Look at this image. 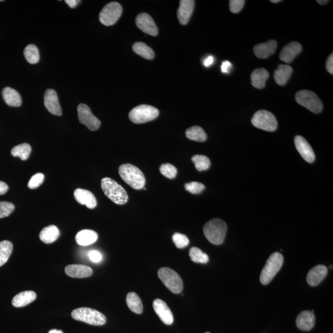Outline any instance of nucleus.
<instances>
[{
	"mask_svg": "<svg viewBox=\"0 0 333 333\" xmlns=\"http://www.w3.org/2000/svg\"><path fill=\"white\" fill-rule=\"evenodd\" d=\"M118 174L122 180L135 190H141L145 185L146 179L140 169L134 165H121Z\"/></svg>",
	"mask_w": 333,
	"mask_h": 333,
	"instance_id": "f257e3e1",
	"label": "nucleus"
},
{
	"mask_svg": "<svg viewBox=\"0 0 333 333\" xmlns=\"http://www.w3.org/2000/svg\"><path fill=\"white\" fill-rule=\"evenodd\" d=\"M203 231L207 240L214 245H220L225 241L227 225L219 218L209 221L204 226Z\"/></svg>",
	"mask_w": 333,
	"mask_h": 333,
	"instance_id": "f03ea898",
	"label": "nucleus"
},
{
	"mask_svg": "<svg viewBox=\"0 0 333 333\" xmlns=\"http://www.w3.org/2000/svg\"><path fill=\"white\" fill-rule=\"evenodd\" d=\"M101 188L106 196L114 203L123 205L126 204L129 200L126 191L113 179L108 177L102 178Z\"/></svg>",
	"mask_w": 333,
	"mask_h": 333,
	"instance_id": "7ed1b4c3",
	"label": "nucleus"
},
{
	"mask_svg": "<svg viewBox=\"0 0 333 333\" xmlns=\"http://www.w3.org/2000/svg\"><path fill=\"white\" fill-rule=\"evenodd\" d=\"M71 315L74 320L83 321L91 325L101 326L106 322V316L101 312L87 307L74 310Z\"/></svg>",
	"mask_w": 333,
	"mask_h": 333,
	"instance_id": "20e7f679",
	"label": "nucleus"
},
{
	"mask_svg": "<svg viewBox=\"0 0 333 333\" xmlns=\"http://www.w3.org/2000/svg\"><path fill=\"white\" fill-rule=\"evenodd\" d=\"M284 262L283 256L279 253H274L270 256L264 269L260 274V283L267 285L271 282L272 279L282 267Z\"/></svg>",
	"mask_w": 333,
	"mask_h": 333,
	"instance_id": "39448f33",
	"label": "nucleus"
},
{
	"mask_svg": "<svg viewBox=\"0 0 333 333\" xmlns=\"http://www.w3.org/2000/svg\"><path fill=\"white\" fill-rule=\"evenodd\" d=\"M158 276L164 285L174 294H179L183 289L182 279L174 270L163 267L158 271Z\"/></svg>",
	"mask_w": 333,
	"mask_h": 333,
	"instance_id": "423d86ee",
	"label": "nucleus"
},
{
	"mask_svg": "<svg viewBox=\"0 0 333 333\" xmlns=\"http://www.w3.org/2000/svg\"><path fill=\"white\" fill-rule=\"evenodd\" d=\"M295 100L300 105L315 114L323 110V104L315 93L309 90H300L295 94Z\"/></svg>",
	"mask_w": 333,
	"mask_h": 333,
	"instance_id": "0eeeda50",
	"label": "nucleus"
},
{
	"mask_svg": "<svg viewBox=\"0 0 333 333\" xmlns=\"http://www.w3.org/2000/svg\"><path fill=\"white\" fill-rule=\"evenodd\" d=\"M159 112L152 106L139 105L135 107L129 113V118L133 123L139 124L156 119L159 116Z\"/></svg>",
	"mask_w": 333,
	"mask_h": 333,
	"instance_id": "6e6552de",
	"label": "nucleus"
},
{
	"mask_svg": "<svg viewBox=\"0 0 333 333\" xmlns=\"http://www.w3.org/2000/svg\"><path fill=\"white\" fill-rule=\"evenodd\" d=\"M251 122L257 129L268 132H274L278 127V122L274 114L265 110L256 112Z\"/></svg>",
	"mask_w": 333,
	"mask_h": 333,
	"instance_id": "1a4fd4ad",
	"label": "nucleus"
},
{
	"mask_svg": "<svg viewBox=\"0 0 333 333\" xmlns=\"http://www.w3.org/2000/svg\"><path fill=\"white\" fill-rule=\"evenodd\" d=\"M122 13V7L118 2L106 4L99 14V20L106 26H111L118 21Z\"/></svg>",
	"mask_w": 333,
	"mask_h": 333,
	"instance_id": "9d476101",
	"label": "nucleus"
},
{
	"mask_svg": "<svg viewBox=\"0 0 333 333\" xmlns=\"http://www.w3.org/2000/svg\"><path fill=\"white\" fill-rule=\"evenodd\" d=\"M78 119L91 131H96L101 126V122L93 115L90 108L85 104H79L78 107Z\"/></svg>",
	"mask_w": 333,
	"mask_h": 333,
	"instance_id": "9b49d317",
	"label": "nucleus"
},
{
	"mask_svg": "<svg viewBox=\"0 0 333 333\" xmlns=\"http://www.w3.org/2000/svg\"><path fill=\"white\" fill-rule=\"evenodd\" d=\"M136 24L144 33L153 37L157 36V27L153 18L148 14H139L136 19Z\"/></svg>",
	"mask_w": 333,
	"mask_h": 333,
	"instance_id": "f8f14e48",
	"label": "nucleus"
},
{
	"mask_svg": "<svg viewBox=\"0 0 333 333\" xmlns=\"http://www.w3.org/2000/svg\"><path fill=\"white\" fill-rule=\"evenodd\" d=\"M153 305L156 314L164 324L171 325L174 323L173 313L164 300L156 299Z\"/></svg>",
	"mask_w": 333,
	"mask_h": 333,
	"instance_id": "ddd939ff",
	"label": "nucleus"
},
{
	"mask_svg": "<svg viewBox=\"0 0 333 333\" xmlns=\"http://www.w3.org/2000/svg\"><path fill=\"white\" fill-rule=\"evenodd\" d=\"M44 104L46 109L53 115H62V109L60 108L57 93L54 90L48 89L46 91L44 95Z\"/></svg>",
	"mask_w": 333,
	"mask_h": 333,
	"instance_id": "4468645a",
	"label": "nucleus"
},
{
	"mask_svg": "<svg viewBox=\"0 0 333 333\" xmlns=\"http://www.w3.org/2000/svg\"><path fill=\"white\" fill-rule=\"evenodd\" d=\"M294 143L298 152L307 162L312 163L315 159V153L313 149L306 139L300 135L295 137Z\"/></svg>",
	"mask_w": 333,
	"mask_h": 333,
	"instance_id": "2eb2a0df",
	"label": "nucleus"
},
{
	"mask_svg": "<svg viewBox=\"0 0 333 333\" xmlns=\"http://www.w3.org/2000/svg\"><path fill=\"white\" fill-rule=\"evenodd\" d=\"M301 51L302 45L297 41H292L281 50L279 54V59L286 63H291Z\"/></svg>",
	"mask_w": 333,
	"mask_h": 333,
	"instance_id": "dca6fc26",
	"label": "nucleus"
},
{
	"mask_svg": "<svg viewBox=\"0 0 333 333\" xmlns=\"http://www.w3.org/2000/svg\"><path fill=\"white\" fill-rule=\"evenodd\" d=\"M195 1L193 0H181L180 6L177 11V16L181 24H188L195 8Z\"/></svg>",
	"mask_w": 333,
	"mask_h": 333,
	"instance_id": "f3484780",
	"label": "nucleus"
},
{
	"mask_svg": "<svg viewBox=\"0 0 333 333\" xmlns=\"http://www.w3.org/2000/svg\"><path fill=\"white\" fill-rule=\"evenodd\" d=\"M74 197L79 204L85 205L88 209H94L97 206L96 197L90 191L78 188L74 192Z\"/></svg>",
	"mask_w": 333,
	"mask_h": 333,
	"instance_id": "a211bd4d",
	"label": "nucleus"
},
{
	"mask_svg": "<svg viewBox=\"0 0 333 333\" xmlns=\"http://www.w3.org/2000/svg\"><path fill=\"white\" fill-rule=\"evenodd\" d=\"M327 267L323 265H318L310 270L307 276V283L312 286H317L327 275Z\"/></svg>",
	"mask_w": 333,
	"mask_h": 333,
	"instance_id": "6ab92c4d",
	"label": "nucleus"
},
{
	"mask_svg": "<svg viewBox=\"0 0 333 333\" xmlns=\"http://www.w3.org/2000/svg\"><path fill=\"white\" fill-rule=\"evenodd\" d=\"M65 272L72 278H83L92 276L93 270L87 265L73 264L67 265Z\"/></svg>",
	"mask_w": 333,
	"mask_h": 333,
	"instance_id": "aec40b11",
	"label": "nucleus"
},
{
	"mask_svg": "<svg viewBox=\"0 0 333 333\" xmlns=\"http://www.w3.org/2000/svg\"><path fill=\"white\" fill-rule=\"evenodd\" d=\"M277 42L275 40H269L267 42L258 44L254 48V53L260 59H266L273 55L276 50Z\"/></svg>",
	"mask_w": 333,
	"mask_h": 333,
	"instance_id": "412c9836",
	"label": "nucleus"
},
{
	"mask_svg": "<svg viewBox=\"0 0 333 333\" xmlns=\"http://www.w3.org/2000/svg\"><path fill=\"white\" fill-rule=\"evenodd\" d=\"M315 324V316L313 311L302 312L296 319V325L300 330L310 331Z\"/></svg>",
	"mask_w": 333,
	"mask_h": 333,
	"instance_id": "4be33fe9",
	"label": "nucleus"
},
{
	"mask_svg": "<svg viewBox=\"0 0 333 333\" xmlns=\"http://www.w3.org/2000/svg\"><path fill=\"white\" fill-rule=\"evenodd\" d=\"M98 238V235L96 232L92 230H83L76 235V241L78 245L87 246L95 243Z\"/></svg>",
	"mask_w": 333,
	"mask_h": 333,
	"instance_id": "5701e85b",
	"label": "nucleus"
},
{
	"mask_svg": "<svg viewBox=\"0 0 333 333\" xmlns=\"http://www.w3.org/2000/svg\"><path fill=\"white\" fill-rule=\"evenodd\" d=\"M293 72V68L290 66L279 64L274 73V79L275 82L280 86L286 85L291 78Z\"/></svg>",
	"mask_w": 333,
	"mask_h": 333,
	"instance_id": "b1692460",
	"label": "nucleus"
},
{
	"mask_svg": "<svg viewBox=\"0 0 333 333\" xmlns=\"http://www.w3.org/2000/svg\"><path fill=\"white\" fill-rule=\"evenodd\" d=\"M269 77V73L266 69L264 68L255 69L251 74V84L257 89H262L265 87V83Z\"/></svg>",
	"mask_w": 333,
	"mask_h": 333,
	"instance_id": "393cba45",
	"label": "nucleus"
},
{
	"mask_svg": "<svg viewBox=\"0 0 333 333\" xmlns=\"http://www.w3.org/2000/svg\"><path fill=\"white\" fill-rule=\"evenodd\" d=\"M36 293L32 291H25L19 293L14 297L12 304L15 307H22L27 306L36 299Z\"/></svg>",
	"mask_w": 333,
	"mask_h": 333,
	"instance_id": "a878e982",
	"label": "nucleus"
},
{
	"mask_svg": "<svg viewBox=\"0 0 333 333\" xmlns=\"http://www.w3.org/2000/svg\"><path fill=\"white\" fill-rule=\"evenodd\" d=\"M3 98L6 104L9 106L20 107L22 104V98L17 91L10 87L4 88L3 92Z\"/></svg>",
	"mask_w": 333,
	"mask_h": 333,
	"instance_id": "bb28decb",
	"label": "nucleus"
},
{
	"mask_svg": "<svg viewBox=\"0 0 333 333\" xmlns=\"http://www.w3.org/2000/svg\"><path fill=\"white\" fill-rule=\"evenodd\" d=\"M60 232L57 226L51 225L44 228L39 234V239L45 244H51L57 241Z\"/></svg>",
	"mask_w": 333,
	"mask_h": 333,
	"instance_id": "cd10ccee",
	"label": "nucleus"
},
{
	"mask_svg": "<svg viewBox=\"0 0 333 333\" xmlns=\"http://www.w3.org/2000/svg\"><path fill=\"white\" fill-rule=\"evenodd\" d=\"M126 301L130 311L137 314H141L143 312V303L140 298L136 293H129L127 295Z\"/></svg>",
	"mask_w": 333,
	"mask_h": 333,
	"instance_id": "c85d7f7f",
	"label": "nucleus"
},
{
	"mask_svg": "<svg viewBox=\"0 0 333 333\" xmlns=\"http://www.w3.org/2000/svg\"><path fill=\"white\" fill-rule=\"evenodd\" d=\"M133 50L137 55L145 58L146 59H153L155 57V52L152 48L143 42H137L133 45Z\"/></svg>",
	"mask_w": 333,
	"mask_h": 333,
	"instance_id": "c756f323",
	"label": "nucleus"
},
{
	"mask_svg": "<svg viewBox=\"0 0 333 333\" xmlns=\"http://www.w3.org/2000/svg\"><path fill=\"white\" fill-rule=\"evenodd\" d=\"M186 136L191 140L204 142L206 140L207 136L204 130L199 126H193L186 131Z\"/></svg>",
	"mask_w": 333,
	"mask_h": 333,
	"instance_id": "7c9ffc66",
	"label": "nucleus"
},
{
	"mask_svg": "<svg viewBox=\"0 0 333 333\" xmlns=\"http://www.w3.org/2000/svg\"><path fill=\"white\" fill-rule=\"evenodd\" d=\"M32 148L30 144L22 143L15 146L11 150V155L14 157H20L22 160L29 159Z\"/></svg>",
	"mask_w": 333,
	"mask_h": 333,
	"instance_id": "2f4dec72",
	"label": "nucleus"
},
{
	"mask_svg": "<svg viewBox=\"0 0 333 333\" xmlns=\"http://www.w3.org/2000/svg\"><path fill=\"white\" fill-rule=\"evenodd\" d=\"M13 245L11 242L4 240L0 242V267L8 261L12 254Z\"/></svg>",
	"mask_w": 333,
	"mask_h": 333,
	"instance_id": "473e14b6",
	"label": "nucleus"
},
{
	"mask_svg": "<svg viewBox=\"0 0 333 333\" xmlns=\"http://www.w3.org/2000/svg\"><path fill=\"white\" fill-rule=\"evenodd\" d=\"M189 255L191 260L195 263L207 264L209 260L208 255L196 247H193L190 249Z\"/></svg>",
	"mask_w": 333,
	"mask_h": 333,
	"instance_id": "72a5a7b5",
	"label": "nucleus"
},
{
	"mask_svg": "<svg viewBox=\"0 0 333 333\" xmlns=\"http://www.w3.org/2000/svg\"><path fill=\"white\" fill-rule=\"evenodd\" d=\"M25 59L30 64H37L39 60L38 48L34 45H29L25 47L24 51Z\"/></svg>",
	"mask_w": 333,
	"mask_h": 333,
	"instance_id": "f704fd0d",
	"label": "nucleus"
},
{
	"mask_svg": "<svg viewBox=\"0 0 333 333\" xmlns=\"http://www.w3.org/2000/svg\"><path fill=\"white\" fill-rule=\"evenodd\" d=\"M196 169L199 172L207 171L211 166V160L206 156L195 155L192 158Z\"/></svg>",
	"mask_w": 333,
	"mask_h": 333,
	"instance_id": "c9c22d12",
	"label": "nucleus"
},
{
	"mask_svg": "<svg viewBox=\"0 0 333 333\" xmlns=\"http://www.w3.org/2000/svg\"><path fill=\"white\" fill-rule=\"evenodd\" d=\"M160 172L165 177L173 179L176 177L177 169L171 164H164L160 165Z\"/></svg>",
	"mask_w": 333,
	"mask_h": 333,
	"instance_id": "e433bc0d",
	"label": "nucleus"
},
{
	"mask_svg": "<svg viewBox=\"0 0 333 333\" xmlns=\"http://www.w3.org/2000/svg\"><path fill=\"white\" fill-rule=\"evenodd\" d=\"M172 240L176 248L179 249L184 248L187 246L190 243L189 239L186 235L176 233L172 236Z\"/></svg>",
	"mask_w": 333,
	"mask_h": 333,
	"instance_id": "4c0bfd02",
	"label": "nucleus"
},
{
	"mask_svg": "<svg viewBox=\"0 0 333 333\" xmlns=\"http://www.w3.org/2000/svg\"><path fill=\"white\" fill-rule=\"evenodd\" d=\"M15 206L9 202H0V218L7 217L15 211Z\"/></svg>",
	"mask_w": 333,
	"mask_h": 333,
	"instance_id": "58836bf2",
	"label": "nucleus"
},
{
	"mask_svg": "<svg viewBox=\"0 0 333 333\" xmlns=\"http://www.w3.org/2000/svg\"><path fill=\"white\" fill-rule=\"evenodd\" d=\"M185 188L186 191L192 194H200L204 190L205 186L201 183L192 181V182L186 183Z\"/></svg>",
	"mask_w": 333,
	"mask_h": 333,
	"instance_id": "ea45409f",
	"label": "nucleus"
},
{
	"mask_svg": "<svg viewBox=\"0 0 333 333\" xmlns=\"http://www.w3.org/2000/svg\"><path fill=\"white\" fill-rule=\"evenodd\" d=\"M44 179H45L44 174L41 173L35 174L28 183V187L32 190L36 189L43 183Z\"/></svg>",
	"mask_w": 333,
	"mask_h": 333,
	"instance_id": "a19ab883",
	"label": "nucleus"
},
{
	"mask_svg": "<svg viewBox=\"0 0 333 333\" xmlns=\"http://www.w3.org/2000/svg\"><path fill=\"white\" fill-rule=\"evenodd\" d=\"M245 3L244 0H230V9L233 13H238L240 12L241 9Z\"/></svg>",
	"mask_w": 333,
	"mask_h": 333,
	"instance_id": "79ce46f5",
	"label": "nucleus"
},
{
	"mask_svg": "<svg viewBox=\"0 0 333 333\" xmlns=\"http://www.w3.org/2000/svg\"><path fill=\"white\" fill-rule=\"evenodd\" d=\"M88 257L93 262L98 263L101 262L102 258L101 254L97 251H92L88 253Z\"/></svg>",
	"mask_w": 333,
	"mask_h": 333,
	"instance_id": "37998d69",
	"label": "nucleus"
},
{
	"mask_svg": "<svg viewBox=\"0 0 333 333\" xmlns=\"http://www.w3.org/2000/svg\"><path fill=\"white\" fill-rule=\"evenodd\" d=\"M232 67V64L231 62L228 61V60H225L222 62V66H221V70L223 73H229L230 70H231Z\"/></svg>",
	"mask_w": 333,
	"mask_h": 333,
	"instance_id": "c03bdc74",
	"label": "nucleus"
},
{
	"mask_svg": "<svg viewBox=\"0 0 333 333\" xmlns=\"http://www.w3.org/2000/svg\"><path fill=\"white\" fill-rule=\"evenodd\" d=\"M326 67L328 72L331 74H333V53L331 55L329 58H328L327 64H326Z\"/></svg>",
	"mask_w": 333,
	"mask_h": 333,
	"instance_id": "a18cd8bd",
	"label": "nucleus"
},
{
	"mask_svg": "<svg viewBox=\"0 0 333 333\" xmlns=\"http://www.w3.org/2000/svg\"><path fill=\"white\" fill-rule=\"evenodd\" d=\"M8 189V185L3 181H0V196L6 194Z\"/></svg>",
	"mask_w": 333,
	"mask_h": 333,
	"instance_id": "49530a36",
	"label": "nucleus"
},
{
	"mask_svg": "<svg viewBox=\"0 0 333 333\" xmlns=\"http://www.w3.org/2000/svg\"><path fill=\"white\" fill-rule=\"evenodd\" d=\"M65 2L67 4H68L70 8H75L80 3L81 1H79V0H66Z\"/></svg>",
	"mask_w": 333,
	"mask_h": 333,
	"instance_id": "de8ad7c7",
	"label": "nucleus"
},
{
	"mask_svg": "<svg viewBox=\"0 0 333 333\" xmlns=\"http://www.w3.org/2000/svg\"><path fill=\"white\" fill-rule=\"evenodd\" d=\"M214 62V57H212V56H209V57L206 58V59H205V60H204V66H206L207 67L211 66H212V65L213 64Z\"/></svg>",
	"mask_w": 333,
	"mask_h": 333,
	"instance_id": "09e8293b",
	"label": "nucleus"
},
{
	"mask_svg": "<svg viewBox=\"0 0 333 333\" xmlns=\"http://www.w3.org/2000/svg\"><path fill=\"white\" fill-rule=\"evenodd\" d=\"M318 4H321V5H325V4H327L329 2V1H326V0H317L316 1Z\"/></svg>",
	"mask_w": 333,
	"mask_h": 333,
	"instance_id": "8fccbe9b",
	"label": "nucleus"
},
{
	"mask_svg": "<svg viewBox=\"0 0 333 333\" xmlns=\"http://www.w3.org/2000/svg\"><path fill=\"white\" fill-rule=\"evenodd\" d=\"M48 333H63L62 332V331L61 330H51L50 332H48Z\"/></svg>",
	"mask_w": 333,
	"mask_h": 333,
	"instance_id": "3c124183",
	"label": "nucleus"
},
{
	"mask_svg": "<svg viewBox=\"0 0 333 333\" xmlns=\"http://www.w3.org/2000/svg\"><path fill=\"white\" fill-rule=\"evenodd\" d=\"M272 3H278L281 2V0H271Z\"/></svg>",
	"mask_w": 333,
	"mask_h": 333,
	"instance_id": "603ef678",
	"label": "nucleus"
},
{
	"mask_svg": "<svg viewBox=\"0 0 333 333\" xmlns=\"http://www.w3.org/2000/svg\"><path fill=\"white\" fill-rule=\"evenodd\" d=\"M210 333L207 332V333Z\"/></svg>",
	"mask_w": 333,
	"mask_h": 333,
	"instance_id": "864d4df0",
	"label": "nucleus"
}]
</instances>
